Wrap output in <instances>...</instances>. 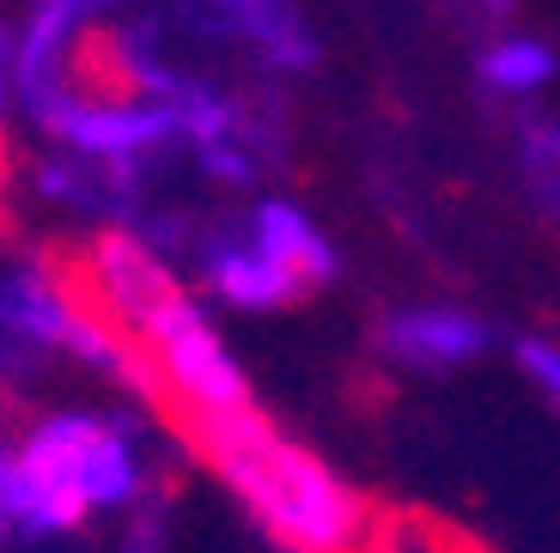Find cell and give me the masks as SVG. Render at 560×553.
I'll list each match as a JSON object with an SVG mask.
<instances>
[{
    "mask_svg": "<svg viewBox=\"0 0 560 553\" xmlns=\"http://www.w3.org/2000/svg\"><path fill=\"white\" fill-rule=\"evenodd\" d=\"M0 536H7V529H0Z\"/></svg>",
    "mask_w": 560,
    "mask_h": 553,
    "instance_id": "cell-14",
    "label": "cell"
},
{
    "mask_svg": "<svg viewBox=\"0 0 560 553\" xmlns=\"http://www.w3.org/2000/svg\"><path fill=\"white\" fill-rule=\"evenodd\" d=\"M250 244L262 249V256H275V262L299 280V292L329 286L336 268H341L336 244L317 232V220H311L299 201H256L250 208Z\"/></svg>",
    "mask_w": 560,
    "mask_h": 553,
    "instance_id": "cell-8",
    "label": "cell"
},
{
    "mask_svg": "<svg viewBox=\"0 0 560 553\" xmlns=\"http://www.w3.org/2000/svg\"><path fill=\"white\" fill-rule=\"evenodd\" d=\"M37 116L61 146H73L92 165H135L140 153H153V146L183 134L177 110L165 97L128 104V97H92V92H73V85H49L37 97Z\"/></svg>",
    "mask_w": 560,
    "mask_h": 553,
    "instance_id": "cell-4",
    "label": "cell"
},
{
    "mask_svg": "<svg viewBox=\"0 0 560 553\" xmlns=\"http://www.w3.org/2000/svg\"><path fill=\"white\" fill-rule=\"evenodd\" d=\"M189 444L244 498L262 536L287 553H365L378 517L353 481H341L317 450L293 444L262 408L196 420Z\"/></svg>",
    "mask_w": 560,
    "mask_h": 553,
    "instance_id": "cell-1",
    "label": "cell"
},
{
    "mask_svg": "<svg viewBox=\"0 0 560 553\" xmlns=\"http://www.w3.org/2000/svg\"><path fill=\"white\" fill-rule=\"evenodd\" d=\"M493 329L481 317L457 305H408L390 310L378 322V353L408 372H451V365H469L476 353H488Z\"/></svg>",
    "mask_w": 560,
    "mask_h": 553,
    "instance_id": "cell-6",
    "label": "cell"
},
{
    "mask_svg": "<svg viewBox=\"0 0 560 553\" xmlns=\"http://www.w3.org/2000/svg\"><path fill=\"white\" fill-rule=\"evenodd\" d=\"M49 486L68 498L73 517L116 511L140 493V450L116 420L104 414H49L19 438Z\"/></svg>",
    "mask_w": 560,
    "mask_h": 553,
    "instance_id": "cell-3",
    "label": "cell"
},
{
    "mask_svg": "<svg viewBox=\"0 0 560 553\" xmlns=\"http://www.w3.org/2000/svg\"><path fill=\"white\" fill-rule=\"evenodd\" d=\"M365 553H451V536L427 517H378Z\"/></svg>",
    "mask_w": 560,
    "mask_h": 553,
    "instance_id": "cell-11",
    "label": "cell"
},
{
    "mask_svg": "<svg viewBox=\"0 0 560 553\" xmlns=\"http://www.w3.org/2000/svg\"><path fill=\"white\" fill-rule=\"evenodd\" d=\"M518 365H524V377H530V384L560 408V346L555 341H536V334H530V341H518Z\"/></svg>",
    "mask_w": 560,
    "mask_h": 553,
    "instance_id": "cell-13",
    "label": "cell"
},
{
    "mask_svg": "<svg viewBox=\"0 0 560 553\" xmlns=\"http://www.w3.org/2000/svg\"><path fill=\"white\" fill-rule=\"evenodd\" d=\"M73 286L85 292V305L98 310V317H110L122 334H140L147 317L183 292V280L171 274L165 256H159L147 237L98 232L80 249V280H73Z\"/></svg>",
    "mask_w": 560,
    "mask_h": 553,
    "instance_id": "cell-5",
    "label": "cell"
},
{
    "mask_svg": "<svg viewBox=\"0 0 560 553\" xmlns=\"http://www.w3.org/2000/svg\"><path fill=\"white\" fill-rule=\"evenodd\" d=\"M196 7H208L220 25L244 31L275 68H305V61L317 56L311 37H305V25H299V13L293 7H280V0H196Z\"/></svg>",
    "mask_w": 560,
    "mask_h": 553,
    "instance_id": "cell-9",
    "label": "cell"
},
{
    "mask_svg": "<svg viewBox=\"0 0 560 553\" xmlns=\"http://www.w3.org/2000/svg\"><path fill=\"white\" fill-rule=\"evenodd\" d=\"M135 346L147 353L159 396L183 414V426L256 408L244 365L232 360V346L220 341L213 317L189 298V292H177L171 305H159L153 317H147V329L135 334Z\"/></svg>",
    "mask_w": 560,
    "mask_h": 553,
    "instance_id": "cell-2",
    "label": "cell"
},
{
    "mask_svg": "<svg viewBox=\"0 0 560 553\" xmlns=\"http://www.w3.org/2000/svg\"><path fill=\"white\" fill-rule=\"evenodd\" d=\"M476 73H481V85H488V92H500V97H536L560 73V49L548 37L505 31V37H493L488 49H481Z\"/></svg>",
    "mask_w": 560,
    "mask_h": 553,
    "instance_id": "cell-10",
    "label": "cell"
},
{
    "mask_svg": "<svg viewBox=\"0 0 560 553\" xmlns=\"http://www.w3.org/2000/svg\"><path fill=\"white\" fill-rule=\"evenodd\" d=\"M196 268H201V286L232 310H280V305H293V298H305L299 280L287 274L275 256H262V249L250 244V232L201 244Z\"/></svg>",
    "mask_w": 560,
    "mask_h": 553,
    "instance_id": "cell-7",
    "label": "cell"
},
{
    "mask_svg": "<svg viewBox=\"0 0 560 553\" xmlns=\"http://www.w3.org/2000/svg\"><path fill=\"white\" fill-rule=\"evenodd\" d=\"M524 158L536 165L548 195H560V116H524Z\"/></svg>",
    "mask_w": 560,
    "mask_h": 553,
    "instance_id": "cell-12",
    "label": "cell"
}]
</instances>
